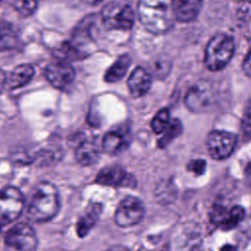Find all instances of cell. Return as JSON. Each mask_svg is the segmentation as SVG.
Here are the masks:
<instances>
[{"instance_id": "obj_1", "label": "cell", "mask_w": 251, "mask_h": 251, "mask_svg": "<svg viewBox=\"0 0 251 251\" xmlns=\"http://www.w3.org/2000/svg\"><path fill=\"white\" fill-rule=\"evenodd\" d=\"M137 15L142 25L151 33L162 34L173 26V0H139Z\"/></svg>"}, {"instance_id": "obj_2", "label": "cell", "mask_w": 251, "mask_h": 251, "mask_svg": "<svg viewBox=\"0 0 251 251\" xmlns=\"http://www.w3.org/2000/svg\"><path fill=\"white\" fill-rule=\"evenodd\" d=\"M59 206L57 187L49 181H41L33 191L27 208V217L36 223L48 222L56 216Z\"/></svg>"}, {"instance_id": "obj_3", "label": "cell", "mask_w": 251, "mask_h": 251, "mask_svg": "<svg viewBox=\"0 0 251 251\" xmlns=\"http://www.w3.org/2000/svg\"><path fill=\"white\" fill-rule=\"evenodd\" d=\"M234 51L231 36L226 33L215 34L207 43L204 62L208 70L217 72L223 70L230 61Z\"/></svg>"}, {"instance_id": "obj_4", "label": "cell", "mask_w": 251, "mask_h": 251, "mask_svg": "<svg viewBox=\"0 0 251 251\" xmlns=\"http://www.w3.org/2000/svg\"><path fill=\"white\" fill-rule=\"evenodd\" d=\"M37 236L33 227L27 223H18L4 236L5 251H36Z\"/></svg>"}, {"instance_id": "obj_5", "label": "cell", "mask_w": 251, "mask_h": 251, "mask_svg": "<svg viewBox=\"0 0 251 251\" xmlns=\"http://www.w3.org/2000/svg\"><path fill=\"white\" fill-rule=\"evenodd\" d=\"M101 18L109 29L128 30L134 23V12L127 3L114 1L102 9Z\"/></svg>"}, {"instance_id": "obj_6", "label": "cell", "mask_w": 251, "mask_h": 251, "mask_svg": "<svg viewBox=\"0 0 251 251\" xmlns=\"http://www.w3.org/2000/svg\"><path fill=\"white\" fill-rule=\"evenodd\" d=\"M215 99L216 92L212 83L208 80H200L188 89L184 103L191 112L203 113L213 106Z\"/></svg>"}, {"instance_id": "obj_7", "label": "cell", "mask_w": 251, "mask_h": 251, "mask_svg": "<svg viewBox=\"0 0 251 251\" xmlns=\"http://www.w3.org/2000/svg\"><path fill=\"white\" fill-rule=\"evenodd\" d=\"M24 209V195L15 186H6L0 190V226H6L17 220Z\"/></svg>"}, {"instance_id": "obj_8", "label": "cell", "mask_w": 251, "mask_h": 251, "mask_svg": "<svg viewBox=\"0 0 251 251\" xmlns=\"http://www.w3.org/2000/svg\"><path fill=\"white\" fill-rule=\"evenodd\" d=\"M145 214L143 203L136 197L126 196L118 205L115 222L121 227H128L138 224Z\"/></svg>"}, {"instance_id": "obj_9", "label": "cell", "mask_w": 251, "mask_h": 251, "mask_svg": "<svg viewBox=\"0 0 251 251\" xmlns=\"http://www.w3.org/2000/svg\"><path fill=\"white\" fill-rule=\"evenodd\" d=\"M237 142L236 136L228 131L212 130L206 141L210 156L216 160H224L231 155Z\"/></svg>"}, {"instance_id": "obj_10", "label": "cell", "mask_w": 251, "mask_h": 251, "mask_svg": "<svg viewBox=\"0 0 251 251\" xmlns=\"http://www.w3.org/2000/svg\"><path fill=\"white\" fill-rule=\"evenodd\" d=\"M45 76L54 87L63 89L72 83L75 76V72L70 63L55 61L46 67Z\"/></svg>"}, {"instance_id": "obj_11", "label": "cell", "mask_w": 251, "mask_h": 251, "mask_svg": "<svg viewBox=\"0 0 251 251\" xmlns=\"http://www.w3.org/2000/svg\"><path fill=\"white\" fill-rule=\"evenodd\" d=\"M96 182L106 186H125L135 184V180L132 176L128 175L122 166L110 165L97 174Z\"/></svg>"}, {"instance_id": "obj_12", "label": "cell", "mask_w": 251, "mask_h": 251, "mask_svg": "<svg viewBox=\"0 0 251 251\" xmlns=\"http://www.w3.org/2000/svg\"><path fill=\"white\" fill-rule=\"evenodd\" d=\"M203 0H173L175 20L180 23L194 21L202 7Z\"/></svg>"}, {"instance_id": "obj_13", "label": "cell", "mask_w": 251, "mask_h": 251, "mask_svg": "<svg viewBox=\"0 0 251 251\" xmlns=\"http://www.w3.org/2000/svg\"><path fill=\"white\" fill-rule=\"evenodd\" d=\"M151 85V76L149 73L141 68H135L127 79V87L131 96L138 98L143 96L149 90Z\"/></svg>"}, {"instance_id": "obj_14", "label": "cell", "mask_w": 251, "mask_h": 251, "mask_svg": "<svg viewBox=\"0 0 251 251\" xmlns=\"http://www.w3.org/2000/svg\"><path fill=\"white\" fill-rule=\"evenodd\" d=\"M102 212L100 203H92L85 209L83 215L77 220L75 225L76 233L79 237L85 236L98 221Z\"/></svg>"}, {"instance_id": "obj_15", "label": "cell", "mask_w": 251, "mask_h": 251, "mask_svg": "<svg viewBox=\"0 0 251 251\" xmlns=\"http://www.w3.org/2000/svg\"><path fill=\"white\" fill-rule=\"evenodd\" d=\"M128 146V138L121 130H111L107 132L101 142L102 150L110 155L122 153Z\"/></svg>"}, {"instance_id": "obj_16", "label": "cell", "mask_w": 251, "mask_h": 251, "mask_svg": "<svg viewBox=\"0 0 251 251\" xmlns=\"http://www.w3.org/2000/svg\"><path fill=\"white\" fill-rule=\"evenodd\" d=\"M99 157L100 148L94 141L83 139L75 146V159L81 166H91L99 160Z\"/></svg>"}, {"instance_id": "obj_17", "label": "cell", "mask_w": 251, "mask_h": 251, "mask_svg": "<svg viewBox=\"0 0 251 251\" xmlns=\"http://www.w3.org/2000/svg\"><path fill=\"white\" fill-rule=\"evenodd\" d=\"M34 69L29 64H22L14 68L7 77V84L10 89H15L25 85L33 76Z\"/></svg>"}, {"instance_id": "obj_18", "label": "cell", "mask_w": 251, "mask_h": 251, "mask_svg": "<svg viewBox=\"0 0 251 251\" xmlns=\"http://www.w3.org/2000/svg\"><path fill=\"white\" fill-rule=\"evenodd\" d=\"M130 58L127 55L120 56L117 61L106 71L104 79L107 82H117L125 76L130 65Z\"/></svg>"}, {"instance_id": "obj_19", "label": "cell", "mask_w": 251, "mask_h": 251, "mask_svg": "<svg viewBox=\"0 0 251 251\" xmlns=\"http://www.w3.org/2000/svg\"><path fill=\"white\" fill-rule=\"evenodd\" d=\"M19 42V36L14 26L0 20V51L14 49Z\"/></svg>"}, {"instance_id": "obj_20", "label": "cell", "mask_w": 251, "mask_h": 251, "mask_svg": "<svg viewBox=\"0 0 251 251\" xmlns=\"http://www.w3.org/2000/svg\"><path fill=\"white\" fill-rule=\"evenodd\" d=\"M245 211L241 206H234L230 210H226L223 218V221L220 225L225 230H228L236 227L244 219Z\"/></svg>"}, {"instance_id": "obj_21", "label": "cell", "mask_w": 251, "mask_h": 251, "mask_svg": "<svg viewBox=\"0 0 251 251\" xmlns=\"http://www.w3.org/2000/svg\"><path fill=\"white\" fill-rule=\"evenodd\" d=\"M56 54L58 58H60L59 61L67 63H69L70 61L78 60L84 56L82 51H80V49L77 46H75L73 42L69 41L63 42L60 48L56 51Z\"/></svg>"}, {"instance_id": "obj_22", "label": "cell", "mask_w": 251, "mask_h": 251, "mask_svg": "<svg viewBox=\"0 0 251 251\" xmlns=\"http://www.w3.org/2000/svg\"><path fill=\"white\" fill-rule=\"evenodd\" d=\"M182 130V126L179 120L173 119L170 121L168 126L162 132V137L158 140V146L160 148L166 147L169 143H171L176 137H177Z\"/></svg>"}, {"instance_id": "obj_23", "label": "cell", "mask_w": 251, "mask_h": 251, "mask_svg": "<svg viewBox=\"0 0 251 251\" xmlns=\"http://www.w3.org/2000/svg\"><path fill=\"white\" fill-rule=\"evenodd\" d=\"M170 123V114L168 109H161L152 119L151 128L155 133H162Z\"/></svg>"}, {"instance_id": "obj_24", "label": "cell", "mask_w": 251, "mask_h": 251, "mask_svg": "<svg viewBox=\"0 0 251 251\" xmlns=\"http://www.w3.org/2000/svg\"><path fill=\"white\" fill-rule=\"evenodd\" d=\"M240 131L243 140L246 141L251 138V101L244 108L240 123Z\"/></svg>"}, {"instance_id": "obj_25", "label": "cell", "mask_w": 251, "mask_h": 251, "mask_svg": "<svg viewBox=\"0 0 251 251\" xmlns=\"http://www.w3.org/2000/svg\"><path fill=\"white\" fill-rule=\"evenodd\" d=\"M13 8L23 17L30 16L37 7L36 0H12Z\"/></svg>"}, {"instance_id": "obj_26", "label": "cell", "mask_w": 251, "mask_h": 251, "mask_svg": "<svg viewBox=\"0 0 251 251\" xmlns=\"http://www.w3.org/2000/svg\"><path fill=\"white\" fill-rule=\"evenodd\" d=\"M236 251H251V224L241 232Z\"/></svg>"}, {"instance_id": "obj_27", "label": "cell", "mask_w": 251, "mask_h": 251, "mask_svg": "<svg viewBox=\"0 0 251 251\" xmlns=\"http://www.w3.org/2000/svg\"><path fill=\"white\" fill-rule=\"evenodd\" d=\"M187 170L197 176H200V175L204 174V172L206 170V162L202 159L191 160L187 164Z\"/></svg>"}, {"instance_id": "obj_28", "label": "cell", "mask_w": 251, "mask_h": 251, "mask_svg": "<svg viewBox=\"0 0 251 251\" xmlns=\"http://www.w3.org/2000/svg\"><path fill=\"white\" fill-rule=\"evenodd\" d=\"M242 70H243V73L245 74V75H247L248 77L251 78V49L249 50V52L247 53V55L245 56V58L243 60Z\"/></svg>"}, {"instance_id": "obj_29", "label": "cell", "mask_w": 251, "mask_h": 251, "mask_svg": "<svg viewBox=\"0 0 251 251\" xmlns=\"http://www.w3.org/2000/svg\"><path fill=\"white\" fill-rule=\"evenodd\" d=\"M6 84H7V76L5 73L0 69V93L3 91Z\"/></svg>"}, {"instance_id": "obj_30", "label": "cell", "mask_w": 251, "mask_h": 251, "mask_svg": "<svg viewBox=\"0 0 251 251\" xmlns=\"http://www.w3.org/2000/svg\"><path fill=\"white\" fill-rule=\"evenodd\" d=\"M244 175H245L246 179H247L249 182H251V161L246 165L245 170H244Z\"/></svg>"}, {"instance_id": "obj_31", "label": "cell", "mask_w": 251, "mask_h": 251, "mask_svg": "<svg viewBox=\"0 0 251 251\" xmlns=\"http://www.w3.org/2000/svg\"><path fill=\"white\" fill-rule=\"evenodd\" d=\"M108 251H130V250L122 245H115V246H112Z\"/></svg>"}, {"instance_id": "obj_32", "label": "cell", "mask_w": 251, "mask_h": 251, "mask_svg": "<svg viewBox=\"0 0 251 251\" xmlns=\"http://www.w3.org/2000/svg\"><path fill=\"white\" fill-rule=\"evenodd\" d=\"M1 227H2V226H0V231H1Z\"/></svg>"}, {"instance_id": "obj_33", "label": "cell", "mask_w": 251, "mask_h": 251, "mask_svg": "<svg viewBox=\"0 0 251 251\" xmlns=\"http://www.w3.org/2000/svg\"><path fill=\"white\" fill-rule=\"evenodd\" d=\"M0 2H1V0H0Z\"/></svg>"}]
</instances>
